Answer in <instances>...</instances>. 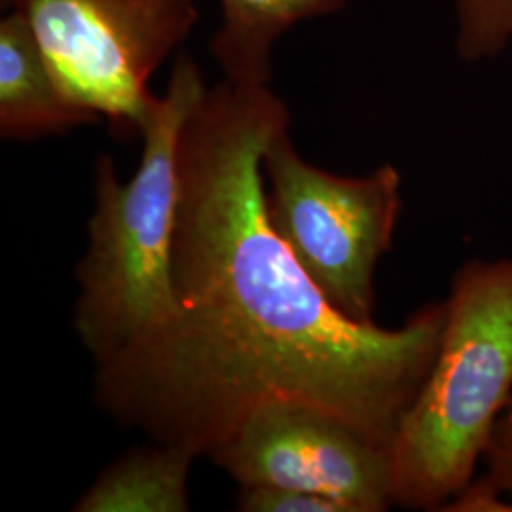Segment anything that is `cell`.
Here are the masks:
<instances>
[{"instance_id": "obj_1", "label": "cell", "mask_w": 512, "mask_h": 512, "mask_svg": "<svg viewBox=\"0 0 512 512\" xmlns=\"http://www.w3.org/2000/svg\"><path fill=\"white\" fill-rule=\"evenodd\" d=\"M289 122L268 84L222 78L203 92L179 143L177 313L95 366L93 397L112 420L196 458L274 401L317 406L389 446L439 351L446 302L399 329L357 323L275 234L262 162Z\"/></svg>"}, {"instance_id": "obj_2", "label": "cell", "mask_w": 512, "mask_h": 512, "mask_svg": "<svg viewBox=\"0 0 512 512\" xmlns=\"http://www.w3.org/2000/svg\"><path fill=\"white\" fill-rule=\"evenodd\" d=\"M207 90L190 55H179L139 137L143 152L129 181L109 154L93 169L88 247L76 268L74 330L95 366L141 346L175 317L171 243L179 203V143Z\"/></svg>"}, {"instance_id": "obj_3", "label": "cell", "mask_w": 512, "mask_h": 512, "mask_svg": "<svg viewBox=\"0 0 512 512\" xmlns=\"http://www.w3.org/2000/svg\"><path fill=\"white\" fill-rule=\"evenodd\" d=\"M444 302L435 363L389 444L393 501L414 511L473 482L512 399V258L465 262Z\"/></svg>"}, {"instance_id": "obj_4", "label": "cell", "mask_w": 512, "mask_h": 512, "mask_svg": "<svg viewBox=\"0 0 512 512\" xmlns=\"http://www.w3.org/2000/svg\"><path fill=\"white\" fill-rule=\"evenodd\" d=\"M266 215L330 304L357 323H376V268L391 249L401 215V173L380 165L344 177L306 162L289 128L264 152Z\"/></svg>"}, {"instance_id": "obj_5", "label": "cell", "mask_w": 512, "mask_h": 512, "mask_svg": "<svg viewBox=\"0 0 512 512\" xmlns=\"http://www.w3.org/2000/svg\"><path fill=\"white\" fill-rule=\"evenodd\" d=\"M29 23L74 105L137 137L148 82L194 31L198 0H2Z\"/></svg>"}, {"instance_id": "obj_6", "label": "cell", "mask_w": 512, "mask_h": 512, "mask_svg": "<svg viewBox=\"0 0 512 512\" xmlns=\"http://www.w3.org/2000/svg\"><path fill=\"white\" fill-rule=\"evenodd\" d=\"M209 459L245 486L325 495L348 512L389 511V446L327 410L294 401L255 408Z\"/></svg>"}, {"instance_id": "obj_7", "label": "cell", "mask_w": 512, "mask_h": 512, "mask_svg": "<svg viewBox=\"0 0 512 512\" xmlns=\"http://www.w3.org/2000/svg\"><path fill=\"white\" fill-rule=\"evenodd\" d=\"M97 122L65 95L29 23L8 10L0 19V137L35 141Z\"/></svg>"}, {"instance_id": "obj_8", "label": "cell", "mask_w": 512, "mask_h": 512, "mask_svg": "<svg viewBox=\"0 0 512 512\" xmlns=\"http://www.w3.org/2000/svg\"><path fill=\"white\" fill-rule=\"evenodd\" d=\"M209 52L226 80L270 84L277 40L293 27L340 12L348 0H219Z\"/></svg>"}, {"instance_id": "obj_9", "label": "cell", "mask_w": 512, "mask_h": 512, "mask_svg": "<svg viewBox=\"0 0 512 512\" xmlns=\"http://www.w3.org/2000/svg\"><path fill=\"white\" fill-rule=\"evenodd\" d=\"M196 456L150 440L109 465L76 501V512H186Z\"/></svg>"}, {"instance_id": "obj_10", "label": "cell", "mask_w": 512, "mask_h": 512, "mask_svg": "<svg viewBox=\"0 0 512 512\" xmlns=\"http://www.w3.org/2000/svg\"><path fill=\"white\" fill-rule=\"evenodd\" d=\"M463 61H482L501 54L512 44V0H454Z\"/></svg>"}, {"instance_id": "obj_11", "label": "cell", "mask_w": 512, "mask_h": 512, "mask_svg": "<svg viewBox=\"0 0 512 512\" xmlns=\"http://www.w3.org/2000/svg\"><path fill=\"white\" fill-rule=\"evenodd\" d=\"M236 505L243 512H348L325 495L275 486H245Z\"/></svg>"}, {"instance_id": "obj_12", "label": "cell", "mask_w": 512, "mask_h": 512, "mask_svg": "<svg viewBox=\"0 0 512 512\" xmlns=\"http://www.w3.org/2000/svg\"><path fill=\"white\" fill-rule=\"evenodd\" d=\"M482 463L484 478L499 494L512 499V399L495 421Z\"/></svg>"}]
</instances>
